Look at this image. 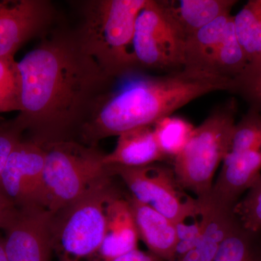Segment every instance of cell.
Here are the masks:
<instances>
[{"label": "cell", "instance_id": "1", "mask_svg": "<svg viewBox=\"0 0 261 261\" xmlns=\"http://www.w3.org/2000/svg\"><path fill=\"white\" fill-rule=\"evenodd\" d=\"M20 97L17 123L42 145L68 140L82 128L115 80L84 50L75 32L61 31L18 62Z\"/></svg>", "mask_w": 261, "mask_h": 261}, {"label": "cell", "instance_id": "2", "mask_svg": "<svg viewBox=\"0 0 261 261\" xmlns=\"http://www.w3.org/2000/svg\"><path fill=\"white\" fill-rule=\"evenodd\" d=\"M234 89L233 80L186 69L134 79L98 102L80 128L81 137L84 145L97 146L103 139L152 126L205 94Z\"/></svg>", "mask_w": 261, "mask_h": 261}, {"label": "cell", "instance_id": "3", "mask_svg": "<svg viewBox=\"0 0 261 261\" xmlns=\"http://www.w3.org/2000/svg\"><path fill=\"white\" fill-rule=\"evenodd\" d=\"M148 0H89L82 3L77 37L101 69L116 80L138 68L134 53L136 20Z\"/></svg>", "mask_w": 261, "mask_h": 261}, {"label": "cell", "instance_id": "4", "mask_svg": "<svg viewBox=\"0 0 261 261\" xmlns=\"http://www.w3.org/2000/svg\"><path fill=\"white\" fill-rule=\"evenodd\" d=\"M236 113L233 99L214 109L195 128L185 148L173 161V171L182 188L200 202L210 197L215 173L228 153Z\"/></svg>", "mask_w": 261, "mask_h": 261}, {"label": "cell", "instance_id": "5", "mask_svg": "<svg viewBox=\"0 0 261 261\" xmlns=\"http://www.w3.org/2000/svg\"><path fill=\"white\" fill-rule=\"evenodd\" d=\"M46 158L42 206L55 214L79 200L102 178L113 174L97 146L62 140L42 145Z\"/></svg>", "mask_w": 261, "mask_h": 261}, {"label": "cell", "instance_id": "6", "mask_svg": "<svg viewBox=\"0 0 261 261\" xmlns=\"http://www.w3.org/2000/svg\"><path fill=\"white\" fill-rule=\"evenodd\" d=\"M113 176L102 178L79 200L53 214L51 246L58 261H99L106 202L117 192Z\"/></svg>", "mask_w": 261, "mask_h": 261}, {"label": "cell", "instance_id": "7", "mask_svg": "<svg viewBox=\"0 0 261 261\" xmlns=\"http://www.w3.org/2000/svg\"><path fill=\"white\" fill-rule=\"evenodd\" d=\"M261 175V113L250 107L235 124L228 153L213 186L209 202L233 211Z\"/></svg>", "mask_w": 261, "mask_h": 261}, {"label": "cell", "instance_id": "8", "mask_svg": "<svg viewBox=\"0 0 261 261\" xmlns=\"http://www.w3.org/2000/svg\"><path fill=\"white\" fill-rule=\"evenodd\" d=\"M187 37L161 0H148L136 20L133 47L139 68L179 71L185 65Z\"/></svg>", "mask_w": 261, "mask_h": 261}, {"label": "cell", "instance_id": "9", "mask_svg": "<svg viewBox=\"0 0 261 261\" xmlns=\"http://www.w3.org/2000/svg\"><path fill=\"white\" fill-rule=\"evenodd\" d=\"M109 167L114 176L126 184L133 198L152 207L175 224L200 207L199 201L182 188L173 167L162 163L142 167Z\"/></svg>", "mask_w": 261, "mask_h": 261}, {"label": "cell", "instance_id": "10", "mask_svg": "<svg viewBox=\"0 0 261 261\" xmlns=\"http://www.w3.org/2000/svg\"><path fill=\"white\" fill-rule=\"evenodd\" d=\"M45 158L44 147L32 140H22L12 151L0 176V192L15 207L42 206Z\"/></svg>", "mask_w": 261, "mask_h": 261}, {"label": "cell", "instance_id": "11", "mask_svg": "<svg viewBox=\"0 0 261 261\" xmlns=\"http://www.w3.org/2000/svg\"><path fill=\"white\" fill-rule=\"evenodd\" d=\"M53 218L42 206L16 207L3 228L8 260H50Z\"/></svg>", "mask_w": 261, "mask_h": 261}, {"label": "cell", "instance_id": "12", "mask_svg": "<svg viewBox=\"0 0 261 261\" xmlns=\"http://www.w3.org/2000/svg\"><path fill=\"white\" fill-rule=\"evenodd\" d=\"M53 10L46 0H0V58L14 57L24 43L42 32Z\"/></svg>", "mask_w": 261, "mask_h": 261}, {"label": "cell", "instance_id": "13", "mask_svg": "<svg viewBox=\"0 0 261 261\" xmlns=\"http://www.w3.org/2000/svg\"><path fill=\"white\" fill-rule=\"evenodd\" d=\"M106 229L99 261H109L138 249L140 240L135 217L128 198L118 192L106 205Z\"/></svg>", "mask_w": 261, "mask_h": 261}, {"label": "cell", "instance_id": "14", "mask_svg": "<svg viewBox=\"0 0 261 261\" xmlns=\"http://www.w3.org/2000/svg\"><path fill=\"white\" fill-rule=\"evenodd\" d=\"M135 217L140 240L148 251L162 259L171 261L174 257L177 244L176 224L152 207L128 196Z\"/></svg>", "mask_w": 261, "mask_h": 261}, {"label": "cell", "instance_id": "15", "mask_svg": "<svg viewBox=\"0 0 261 261\" xmlns=\"http://www.w3.org/2000/svg\"><path fill=\"white\" fill-rule=\"evenodd\" d=\"M233 18L231 13L222 15L187 38L183 69L211 74L221 56Z\"/></svg>", "mask_w": 261, "mask_h": 261}, {"label": "cell", "instance_id": "16", "mask_svg": "<svg viewBox=\"0 0 261 261\" xmlns=\"http://www.w3.org/2000/svg\"><path fill=\"white\" fill-rule=\"evenodd\" d=\"M166 161L154 137L153 125L139 127L118 136L114 149L105 154L108 166L135 168Z\"/></svg>", "mask_w": 261, "mask_h": 261}, {"label": "cell", "instance_id": "17", "mask_svg": "<svg viewBox=\"0 0 261 261\" xmlns=\"http://www.w3.org/2000/svg\"><path fill=\"white\" fill-rule=\"evenodd\" d=\"M168 14L188 38L222 15L231 13L234 0H161Z\"/></svg>", "mask_w": 261, "mask_h": 261}, {"label": "cell", "instance_id": "18", "mask_svg": "<svg viewBox=\"0 0 261 261\" xmlns=\"http://www.w3.org/2000/svg\"><path fill=\"white\" fill-rule=\"evenodd\" d=\"M205 224L195 246L172 261H214L221 243L234 227L238 220L233 212L203 204Z\"/></svg>", "mask_w": 261, "mask_h": 261}, {"label": "cell", "instance_id": "19", "mask_svg": "<svg viewBox=\"0 0 261 261\" xmlns=\"http://www.w3.org/2000/svg\"><path fill=\"white\" fill-rule=\"evenodd\" d=\"M233 27L249 65L261 63V0L247 2L233 15Z\"/></svg>", "mask_w": 261, "mask_h": 261}, {"label": "cell", "instance_id": "20", "mask_svg": "<svg viewBox=\"0 0 261 261\" xmlns=\"http://www.w3.org/2000/svg\"><path fill=\"white\" fill-rule=\"evenodd\" d=\"M195 128L191 123L177 116H166L154 123V137L166 161H173L181 153Z\"/></svg>", "mask_w": 261, "mask_h": 261}, {"label": "cell", "instance_id": "21", "mask_svg": "<svg viewBox=\"0 0 261 261\" xmlns=\"http://www.w3.org/2000/svg\"><path fill=\"white\" fill-rule=\"evenodd\" d=\"M20 82L14 57L0 58V113L20 110Z\"/></svg>", "mask_w": 261, "mask_h": 261}, {"label": "cell", "instance_id": "22", "mask_svg": "<svg viewBox=\"0 0 261 261\" xmlns=\"http://www.w3.org/2000/svg\"><path fill=\"white\" fill-rule=\"evenodd\" d=\"M239 222L249 231H261V175L233 209Z\"/></svg>", "mask_w": 261, "mask_h": 261}, {"label": "cell", "instance_id": "23", "mask_svg": "<svg viewBox=\"0 0 261 261\" xmlns=\"http://www.w3.org/2000/svg\"><path fill=\"white\" fill-rule=\"evenodd\" d=\"M199 202L200 207L198 210L176 224L177 244L172 260L191 250L200 240L203 231L205 216L203 205Z\"/></svg>", "mask_w": 261, "mask_h": 261}, {"label": "cell", "instance_id": "24", "mask_svg": "<svg viewBox=\"0 0 261 261\" xmlns=\"http://www.w3.org/2000/svg\"><path fill=\"white\" fill-rule=\"evenodd\" d=\"M234 92L241 94L261 113V63L249 65L241 76L235 80Z\"/></svg>", "mask_w": 261, "mask_h": 261}, {"label": "cell", "instance_id": "25", "mask_svg": "<svg viewBox=\"0 0 261 261\" xmlns=\"http://www.w3.org/2000/svg\"><path fill=\"white\" fill-rule=\"evenodd\" d=\"M23 132L15 119L0 122V176L12 151L22 140Z\"/></svg>", "mask_w": 261, "mask_h": 261}, {"label": "cell", "instance_id": "26", "mask_svg": "<svg viewBox=\"0 0 261 261\" xmlns=\"http://www.w3.org/2000/svg\"><path fill=\"white\" fill-rule=\"evenodd\" d=\"M109 261H163L150 252H144L137 249Z\"/></svg>", "mask_w": 261, "mask_h": 261}, {"label": "cell", "instance_id": "27", "mask_svg": "<svg viewBox=\"0 0 261 261\" xmlns=\"http://www.w3.org/2000/svg\"><path fill=\"white\" fill-rule=\"evenodd\" d=\"M16 207L0 192V228L5 227Z\"/></svg>", "mask_w": 261, "mask_h": 261}, {"label": "cell", "instance_id": "28", "mask_svg": "<svg viewBox=\"0 0 261 261\" xmlns=\"http://www.w3.org/2000/svg\"><path fill=\"white\" fill-rule=\"evenodd\" d=\"M0 261H9L5 252L4 238L0 236Z\"/></svg>", "mask_w": 261, "mask_h": 261}, {"label": "cell", "instance_id": "29", "mask_svg": "<svg viewBox=\"0 0 261 261\" xmlns=\"http://www.w3.org/2000/svg\"><path fill=\"white\" fill-rule=\"evenodd\" d=\"M245 261H261V245L253 254Z\"/></svg>", "mask_w": 261, "mask_h": 261}]
</instances>
